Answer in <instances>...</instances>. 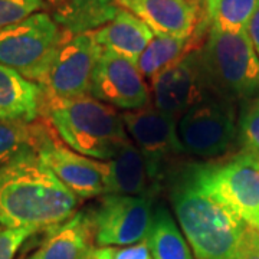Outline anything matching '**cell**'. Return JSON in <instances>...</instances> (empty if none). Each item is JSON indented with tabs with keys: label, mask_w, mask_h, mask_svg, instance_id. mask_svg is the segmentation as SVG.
<instances>
[{
	"label": "cell",
	"mask_w": 259,
	"mask_h": 259,
	"mask_svg": "<svg viewBox=\"0 0 259 259\" xmlns=\"http://www.w3.org/2000/svg\"><path fill=\"white\" fill-rule=\"evenodd\" d=\"M33 148L37 157L79 199H91L105 194L104 161L76 153L62 140L48 133L45 127H33Z\"/></svg>",
	"instance_id": "11"
},
{
	"label": "cell",
	"mask_w": 259,
	"mask_h": 259,
	"mask_svg": "<svg viewBox=\"0 0 259 259\" xmlns=\"http://www.w3.org/2000/svg\"><path fill=\"white\" fill-rule=\"evenodd\" d=\"M45 231L42 242L26 259H85L94 248L91 209L76 210Z\"/></svg>",
	"instance_id": "15"
},
{
	"label": "cell",
	"mask_w": 259,
	"mask_h": 259,
	"mask_svg": "<svg viewBox=\"0 0 259 259\" xmlns=\"http://www.w3.org/2000/svg\"><path fill=\"white\" fill-rule=\"evenodd\" d=\"M177 136L185 153L193 157H222L238 140L235 102L214 93L207 95L179 118Z\"/></svg>",
	"instance_id": "7"
},
{
	"label": "cell",
	"mask_w": 259,
	"mask_h": 259,
	"mask_svg": "<svg viewBox=\"0 0 259 259\" xmlns=\"http://www.w3.org/2000/svg\"><path fill=\"white\" fill-rule=\"evenodd\" d=\"M45 91L18 71L0 64V121L30 124L40 114Z\"/></svg>",
	"instance_id": "17"
},
{
	"label": "cell",
	"mask_w": 259,
	"mask_h": 259,
	"mask_svg": "<svg viewBox=\"0 0 259 259\" xmlns=\"http://www.w3.org/2000/svg\"><path fill=\"white\" fill-rule=\"evenodd\" d=\"M102 49L93 33L69 35L58 48L42 82L48 97L79 98L90 95L93 75Z\"/></svg>",
	"instance_id": "10"
},
{
	"label": "cell",
	"mask_w": 259,
	"mask_h": 259,
	"mask_svg": "<svg viewBox=\"0 0 259 259\" xmlns=\"http://www.w3.org/2000/svg\"><path fill=\"white\" fill-rule=\"evenodd\" d=\"M125 131L146 160L148 173L161 187L170 163L185 154L177 136V120L147 105L136 111L121 114Z\"/></svg>",
	"instance_id": "9"
},
{
	"label": "cell",
	"mask_w": 259,
	"mask_h": 259,
	"mask_svg": "<svg viewBox=\"0 0 259 259\" xmlns=\"http://www.w3.org/2000/svg\"><path fill=\"white\" fill-rule=\"evenodd\" d=\"M36 232L35 228H0V259H15L20 246Z\"/></svg>",
	"instance_id": "26"
},
{
	"label": "cell",
	"mask_w": 259,
	"mask_h": 259,
	"mask_svg": "<svg viewBox=\"0 0 259 259\" xmlns=\"http://www.w3.org/2000/svg\"><path fill=\"white\" fill-rule=\"evenodd\" d=\"M47 10L45 0H0V30Z\"/></svg>",
	"instance_id": "25"
},
{
	"label": "cell",
	"mask_w": 259,
	"mask_h": 259,
	"mask_svg": "<svg viewBox=\"0 0 259 259\" xmlns=\"http://www.w3.org/2000/svg\"><path fill=\"white\" fill-rule=\"evenodd\" d=\"M48 13L69 35L94 32L118 13L117 0H45Z\"/></svg>",
	"instance_id": "19"
},
{
	"label": "cell",
	"mask_w": 259,
	"mask_h": 259,
	"mask_svg": "<svg viewBox=\"0 0 259 259\" xmlns=\"http://www.w3.org/2000/svg\"><path fill=\"white\" fill-rule=\"evenodd\" d=\"M105 164L107 193L127 194L153 197L160 192V186L154 183L148 173L146 160L136 144L130 140L120 151Z\"/></svg>",
	"instance_id": "16"
},
{
	"label": "cell",
	"mask_w": 259,
	"mask_h": 259,
	"mask_svg": "<svg viewBox=\"0 0 259 259\" xmlns=\"http://www.w3.org/2000/svg\"><path fill=\"white\" fill-rule=\"evenodd\" d=\"M235 259H259V232L248 226Z\"/></svg>",
	"instance_id": "27"
},
{
	"label": "cell",
	"mask_w": 259,
	"mask_h": 259,
	"mask_svg": "<svg viewBox=\"0 0 259 259\" xmlns=\"http://www.w3.org/2000/svg\"><path fill=\"white\" fill-rule=\"evenodd\" d=\"M112 259H153V256L148 249V243L146 239L130 246L114 248Z\"/></svg>",
	"instance_id": "28"
},
{
	"label": "cell",
	"mask_w": 259,
	"mask_h": 259,
	"mask_svg": "<svg viewBox=\"0 0 259 259\" xmlns=\"http://www.w3.org/2000/svg\"><path fill=\"white\" fill-rule=\"evenodd\" d=\"M33 148V128L28 124L0 121V167Z\"/></svg>",
	"instance_id": "23"
},
{
	"label": "cell",
	"mask_w": 259,
	"mask_h": 259,
	"mask_svg": "<svg viewBox=\"0 0 259 259\" xmlns=\"http://www.w3.org/2000/svg\"><path fill=\"white\" fill-rule=\"evenodd\" d=\"M91 33L104 51L127 58L134 64L154 37V32L143 20L121 8L110 23Z\"/></svg>",
	"instance_id": "18"
},
{
	"label": "cell",
	"mask_w": 259,
	"mask_h": 259,
	"mask_svg": "<svg viewBox=\"0 0 259 259\" xmlns=\"http://www.w3.org/2000/svg\"><path fill=\"white\" fill-rule=\"evenodd\" d=\"M202 8L209 29L242 33L248 30L250 19L259 8V0H202Z\"/></svg>",
	"instance_id": "21"
},
{
	"label": "cell",
	"mask_w": 259,
	"mask_h": 259,
	"mask_svg": "<svg viewBox=\"0 0 259 259\" xmlns=\"http://www.w3.org/2000/svg\"><path fill=\"white\" fill-rule=\"evenodd\" d=\"M117 3L143 20L154 35L192 37L209 30L199 0H117Z\"/></svg>",
	"instance_id": "14"
},
{
	"label": "cell",
	"mask_w": 259,
	"mask_h": 259,
	"mask_svg": "<svg viewBox=\"0 0 259 259\" xmlns=\"http://www.w3.org/2000/svg\"><path fill=\"white\" fill-rule=\"evenodd\" d=\"M175 219L196 259H235L248 226L202 190L186 166L170 179Z\"/></svg>",
	"instance_id": "2"
},
{
	"label": "cell",
	"mask_w": 259,
	"mask_h": 259,
	"mask_svg": "<svg viewBox=\"0 0 259 259\" xmlns=\"http://www.w3.org/2000/svg\"><path fill=\"white\" fill-rule=\"evenodd\" d=\"M154 199L127 194H102L91 209L94 243L98 248L130 246L147 239Z\"/></svg>",
	"instance_id": "8"
},
{
	"label": "cell",
	"mask_w": 259,
	"mask_h": 259,
	"mask_svg": "<svg viewBox=\"0 0 259 259\" xmlns=\"http://www.w3.org/2000/svg\"><path fill=\"white\" fill-rule=\"evenodd\" d=\"M151 93L158 111L177 121L189 108L213 94L204 75L199 48L154 76Z\"/></svg>",
	"instance_id": "12"
},
{
	"label": "cell",
	"mask_w": 259,
	"mask_h": 259,
	"mask_svg": "<svg viewBox=\"0 0 259 259\" xmlns=\"http://www.w3.org/2000/svg\"><path fill=\"white\" fill-rule=\"evenodd\" d=\"M197 185L259 232V160L238 153L214 164H190Z\"/></svg>",
	"instance_id": "5"
},
{
	"label": "cell",
	"mask_w": 259,
	"mask_h": 259,
	"mask_svg": "<svg viewBox=\"0 0 259 259\" xmlns=\"http://www.w3.org/2000/svg\"><path fill=\"white\" fill-rule=\"evenodd\" d=\"M69 36L48 12L0 30V64L40 83L58 48Z\"/></svg>",
	"instance_id": "6"
},
{
	"label": "cell",
	"mask_w": 259,
	"mask_h": 259,
	"mask_svg": "<svg viewBox=\"0 0 259 259\" xmlns=\"http://www.w3.org/2000/svg\"><path fill=\"white\" fill-rule=\"evenodd\" d=\"M90 95L125 111L144 108L150 102V90L137 65L108 51L102 52L95 66Z\"/></svg>",
	"instance_id": "13"
},
{
	"label": "cell",
	"mask_w": 259,
	"mask_h": 259,
	"mask_svg": "<svg viewBox=\"0 0 259 259\" xmlns=\"http://www.w3.org/2000/svg\"><path fill=\"white\" fill-rule=\"evenodd\" d=\"M199 2H202V0H199Z\"/></svg>",
	"instance_id": "31"
},
{
	"label": "cell",
	"mask_w": 259,
	"mask_h": 259,
	"mask_svg": "<svg viewBox=\"0 0 259 259\" xmlns=\"http://www.w3.org/2000/svg\"><path fill=\"white\" fill-rule=\"evenodd\" d=\"M44 105L58 137L85 157L108 161L130 141L121 114L91 95L79 98L48 97Z\"/></svg>",
	"instance_id": "3"
},
{
	"label": "cell",
	"mask_w": 259,
	"mask_h": 259,
	"mask_svg": "<svg viewBox=\"0 0 259 259\" xmlns=\"http://www.w3.org/2000/svg\"><path fill=\"white\" fill-rule=\"evenodd\" d=\"M147 243L153 259H196L176 219L163 203L154 207Z\"/></svg>",
	"instance_id": "20"
},
{
	"label": "cell",
	"mask_w": 259,
	"mask_h": 259,
	"mask_svg": "<svg viewBox=\"0 0 259 259\" xmlns=\"http://www.w3.org/2000/svg\"><path fill=\"white\" fill-rule=\"evenodd\" d=\"M241 105L236 141L241 146V151L259 160V98Z\"/></svg>",
	"instance_id": "24"
},
{
	"label": "cell",
	"mask_w": 259,
	"mask_h": 259,
	"mask_svg": "<svg viewBox=\"0 0 259 259\" xmlns=\"http://www.w3.org/2000/svg\"><path fill=\"white\" fill-rule=\"evenodd\" d=\"M199 52L213 93L235 104L258 100L259 56L248 32L226 33L209 29Z\"/></svg>",
	"instance_id": "4"
},
{
	"label": "cell",
	"mask_w": 259,
	"mask_h": 259,
	"mask_svg": "<svg viewBox=\"0 0 259 259\" xmlns=\"http://www.w3.org/2000/svg\"><path fill=\"white\" fill-rule=\"evenodd\" d=\"M79 197L37 157L35 148L0 167V226L48 228L69 219Z\"/></svg>",
	"instance_id": "1"
},
{
	"label": "cell",
	"mask_w": 259,
	"mask_h": 259,
	"mask_svg": "<svg viewBox=\"0 0 259 259\" xmlns=\"http://www.w3.org/2000/svg\"><path fill=\"white\" fill-rule=\"evenodd\" d=\"M197 35L192 37H176L167 35H154L153 40L148 44L144 52L137 61V68L144 78L150 81L163 72L170 65L180 61L183 56L193 49L194 39Z\"/></svg>",
	"instance_id": "22"
},
{
	"label": "cell",
	"mask_w": 259,
	"mask_h": 259,
	"mask_svg": "<svg viewBox=\"0 0 259 259\" xmlns=\"http://www.w3.org/2000/svg\"><path fill=\"white\" fill-rule=\"evenodd\" d=\"M246 32H248V36H249L250 42H252V45H253V48H255V51H256V54L259 56V8L255 12V15L252 16V19H250Z\"/></svg>",
	"instance_id": "29"
},
{
	"label": "cell",
	"mask_w": 259,
	"mask_h": 259,
	"mask_svg": "<svg viewBox=\"0 0 259 259\" xmlns=\"http://www.w3.org/2000/svg\"><path fill=\"white\" fill-rule=\"evenodd\" d=\"M114 248H93L85 259H112Z\"/></svg>",
	"instance_id": "30"
}]
</instances>
